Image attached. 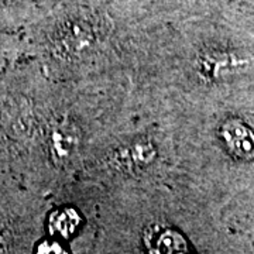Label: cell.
Returning <instances> with one entry per match:
<instances>
[{
  "instance_id": "1",
  "label": "cell",
  "mask_w": 254,
  "mask_h": 254,
  "mask_svg": "<svg viewBox=\"0 0 254 254\" xmlns=\"http://www.w3.org/2000/svg\"><path fill=\"white\" fill-rule=\"evenodd\" d=\"M143 242L147 254H195L178 230L160 223L145 229Z\"/></svg>"
},
{
  "instance_id": "2",
  "label": "cell",
  "mask_w": 254,
  "mask_h": 254,
  "mask_svg": "<svg viewBox=\"0 0 254 254\" xmlns=\"http://www.w3.org/2000/svg\"><path fill=\"white\" fill-rule=\"evenodd\" d=\"M220 134L232 154L243 160L254 158V131L243 122H226L220 128Z\"/></svg>"
},
{
  "instance_id": "3",
  "label": "cell",
  "mask_w": 254,
  "mask_h": 254,
  "mask_svg": "<svg viewBox=\"0 0 254 254\" xmlns=\"http://www.w3.org/2000/svg\"><path fill=\"white\" fill-rule=\"evenodd\" d=\"M81 222V215L75 209H58L48 219V230L54 237L69 239L78 232Z\"/></svg>"
},
{
  "instance_id": "4",
  "label": "cell",
  "mask_w": 254,
  "mask_h": 254,
  "mask_svg": "<svg viewBox=\"0 0 254 254\" xmlns=\"http://www.w3.org/2000/svg\"><path fill=\"white\" fill-rule=\"evenodd\" d=\"M79 144V134L71 125L55 127L51 134V150L55 158L66 160Z\"/></svg>"
},
{
  "instance_id": "5",
  "label": "cell",
  "mask_w": 254,
  "mask_h": 254,
  "mask_svg": "<svg viewBox=\"0 0 254 254\" xmlns=\"http://www.w3.org/2000/svg\"><path fill=\"white\" fill-rule=\"evenodd\" d=\"M155 157V150L150 143H138L133 144L128 151V160L136 165H145L150 164Z\"/></svg>"
},
{
  "instance_id": "6",
  "label": "cell",
  "mask_w": 254,
  "mask_h": 254,
  "mask_svg": "<svg viewBox=\"0 0 254 254\" xmlns=\"http://www.w3.org/2000/svg\"><path fill=\"white\" fill-rule=\"evenodd\" d=\"M36 254H69V252L58 240H44L37 246Z\"/></svg>"
}]
</instances>
